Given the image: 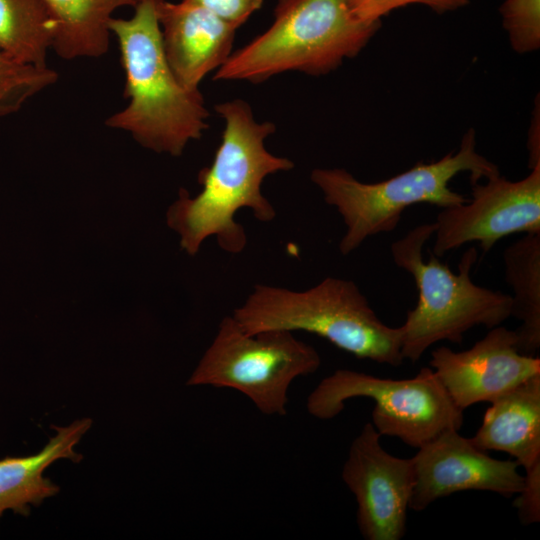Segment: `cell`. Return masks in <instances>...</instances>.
<instances>
[{
    "instance_id": "6da1fadb",
    "label": "cell",
    "mask_w": 540,
    "mask_h": 540,
    "mask_svg": "<svg viewBox=\"0 0 540 540\" xmlns=\"http://www.w3.org/2000/svg\"><path fill=\"white\" fill-rule=\"evenodd\" d=\"M214 108L225 128L211 165L198 173L202 190L190 196L181 188L166 213L167 225L179 235L181 249L190 256L211 236L225 252L241 253L247 235L234 216L247 208L258 221L271 222L276 211L262 194V183L271 174L294 168L290 159L267 150L265 141L276 126L258 122L246 101L234 99Z\"/></svg>"
},
{
    "instance_id": "7a4b0ae2",
    "label": "cell",
    "mask_w": 540,
    "mask_h": 540,
    "mask_svg": "<svg viewBox=\"0 0 540 540\" xmlns=\"http://www.w3.org/2000/svg\"><path fill=\"white\" fill-rule=\"evenodd\" d=\"M159 0H140L128 18H112L125 72L128 104L106 126L128 132L144 148L180 156L208 128L209 111L200 90L185 88L166 59Z\"/></svg>"
},
{
    "instance_id": "3957f363",
    "label": "cell",
    "mask_w": 540,
    "mask_h": 540,
    "mask_svg": "<svg viewBox=\"0 0 540 540\" xmlns=\"http://www.w3.org/2000/svg\"><path fill=\"white\" fill-rule=\"evenodd\" d=\"M468 172L471 183L500 174L498 166L476 150V134L469 129L457 152L431 163H417L389 179L365 183L343 168H316L311 181L324 201L342 217L346 232L339 243L348 255L369 237L395 230L405 209L419 203L448 208L468 198L454 191L450 182Z\"/></svg>"
},
{
    "instance_id": "277c9868",
    "label": "cell",
    "mask_w": 540,
    "mask_h": 540,
    "mask_svg": "<svg viewBox=\"0 0 540 540\" xmlns=\"http://www.w3.org/2000/svg\"><path fill=\"white\" fill-rule=\"evenodd\" d=\"M232 317L248 334L305 331L359 359L394 367L404 361L401 327L382 322L352 280L326 277L303 291L256 284Z\"/></svg>"
},
{
    "instance_id": "5b68a950",
    "label": "cell",
    "mask_w": 540,
    "mask_h": 540,
    "mask_svg": "<svg viewBox=\"0 0 540 540\" xmlns=\"http://www.w3.org/2000/svg\"><path fill=\"white\" fill-rule=\"evenodd\" d=\"M380 25L357 20L346 0H278L271 26L232 52L213 80L258 84L288 71L323 76L357 56Z\"/></svg>"
},
{
    "instance_id": "8992f818",
    "label": "cell",
    "mask_w": 540,
    "mask_h": 540,
    "mask_svg": "<svg viewBox=\"0 0 540 540\" xmlns=\"http://www.w3.org/2000/svg\"><path fill=\"white\" fill-rule=\"evenodd\" d=\"M435 230V222L418 225L390 246L394 263L413 277L418 290L417 303L400 326L402 355L411 362H417L437 342L460 344L471 328L482 325L491 329L511 317L510 294L472 281L476 247L464 252L458 273L432 252L424 260V246Z\"/></svg>"
},
{
    "instance_id": "52a82bcc",
    "label": "cell",
    "mask_w": 540,
    "mask_h": 540,
    "mask_svg": "<svg viewBox=\"0 0 540 540\" xmlns=\"http://www.w3.org/2000/svg\"><path fill=\"white\" fill-rule=\"evenodd\" d=\"M318 351L287 330L245 333L225 316L187 385L234 389L263 414L285 416L292 382L316 372Z\"/></svg>"
},
{
    "instance_id": "ba28073f",
    "label": "cell",
    "mask_w": 540,
    "mask_h": 540,
    "mask_svg": "<svg viewBox=\"0 0 540 540\" xmlns=\"http://www.w3.org/2000/svg\"><path fill=\"white\" fill-rule=\"evenodd\" d=\"M356 397L374 401L371 423L380 436L399 438L416 449L447 430H459L464 420L430 367L401 380L337 369L312 390L306 408L311 416L329 420Z\"/></svg>"
},
{
    "instance_id": "9c48e42d",
    "label": "cell",
    "mask_w": 540,
    "mask_h": 540,
    "mask_svg": "<svg viewBox=\"0 0 540 540\" xmlns=\"http://www.w3.org/2000/svg\"><path fill=\"white\" fill-rule=\"evenodd\" d=\"M435 224L432 253L437 257L471 242L486 253L506 236L540 233V165L521 180L498 174L472 183L471 198L443 208Z\"/></svg>"
},
{
    "instance_id": "30bf717a",
    "label": "cell",
    "mask_w": 540,
    "mask_h": 540,
    "mask_svg": "<svg viewBox=\"0 0 540 540\" xmlns=\"http://www.w3.org/2000/svg\"><path fill=\"white\" fill-rule=\"evenodd\" d=\"M366 423L349 447L342 479L357 502V525L366 540H400L414 486L411 458H399L381 445Z\"/></svg>"
},
{
    "instance_id": "8fae6325",
    "label": "cell",
    "mask_w": 540,
    "mask_h": 540,
    "mask_svg": "<svg viewBox=\"0 0 540 540\" xmlns=\"http://www.w3.org/2000/svg\"><path fill=\"white\" fill-rule=\"evenodd\" d=\"M458 431L441 433L419 447L411 458V509L422 511L439 498L466 490L490 491L507 498L521 491L524 476L515 460L490 457Z\"/></svg>"
},
{
    "instance_id": "7c38bea8",
    "label": "cell",
    "mask_w": 540,
    "mask_h": 540,
    "mask_svg": "<svg viewBox=\"0 0 540 540\" xmlns=\"http://www.w3.org/2000/svg\"><path fill=\"white\" fill-rule=\"evenodd\" d=\"M430 368L464 411L476 403L491 402L539 375L540 359L520 353L515 331L498 325L467 350L436 348L431 352Z\"/></svg>"
},
{
    "instance_id": "4fadbf2b",
    "label": "cell",
    "mask_w": 540,
    "mask_h": 540,
    "mask_svg": "<svg viewBox=\"0 0 540 540\" xmlns=\"http://www.w3.org/2000/svg\"><path fill=\"white\" fill-rule=\"evenodd\" d=\"M158 16L170 68L185 88L199 90L203 78L232 54L237 28L184 0H159Z\"/></svg>"
},
{
    "instance_id": "5bb4252c",
    "label": "cell",
    "mask_w": 540,
    "mask_h": 540,
    "mask_svg": "<svg viewBox=\"0 0 540 540\" xmlns=\"http://www.w3.org/2000/svg\"><path fill=\"white\" fill-rule=\"evenodd\" d=\"M489 403L473 444L509 454L524 470L540 463V374Z\"/></svg>"
},
{
    "instance_id": "9a60e30c",
    "label": "cell",
    "mask_w": 540,
    "mask_h": 540,
    "mask_svg": "<svg viewBox=\"0 0 540 540\" xmlns=\"http://www.w3.org/2000/svg\"><path fill=\"white\" fill-rule=\"evenodd\" d=\"M91 425L90 418L76 420L65 427L52 425L56 434L38 453L0 459V518L6 510L28 516L31 505L39 506L60 491L43 473L59 459L80 462L83 456L74 447Z\"/></svg>"
},
{
    "instance_id": "2e32d148",
    "label": "cell",
    "mask_w": 540,
    "mask_h": 540,
    "mask_svg": "<svg viewBox=\"0 0 540 540\" xmlns=\"http://www.w3.org/2000/svg\"><path fill=\"white\" fill-rule=\"evenodd\" d=\"M53 24L52 49L66 60L98 58L111 39L110 21L122 7L140 0H43Z\"/></svg>"
},
{
    "instance_id": "e0dca14e",
    "label": "cell",
    "mask_w": 540,
    "mask_h": 540,
    "mask_svg": "<svg viewBox=\"0 0 540 540\" xmlns=\"http://www.w3.org/2000/svg\"><path fill=\"white\" fill-rule=\"evenodd\" d=\"M504 279L512 289L511 317L520 321L514 330L517 349L536 356L540 348V233L525 234L503 252Z\"/></svg>"
},
{
    "instance_id": "ac0fdd59",
    "label": "cell",
    "mask_w": 540,
    "mask_h": 540,
    "mask_svg": "<svg viewBox=\"0 0 540 540\" xmlns=\"http://www.w3.org/2000/svg\"><path fill=\"white\" fill-rule=\"evenodd\" d=\"M53 24L43 0H0V50L28 65L47 67Z\"/></svg>"
},
{
    "instance_id": "d6986e66",
    "label": "cell",
    "mask_w": 540,
    "mask_h": 540,
    "mask_svg": "<svg viewBox=\"0 0 540 540\" xmlns=\"http://www.w3.org/2000/svg\"><path fill=\"white\" fill-rule=\"evenodd\" d=\"M57 80V72L48 66L20 63L0 50V116L15 113Z\"/></svg>"
},
{
    "instance_id": "ffe728a7",
    "label": "cell",
    "mask_w": 540,
    "mask_h": 540,
    "mask_svg": "<svg viewBox=\"0 0 540 540\" xmlns=\"http://www.w3.org/2000/svg\"><path fill=\"white\" fill-rule=\"evenodd\" d=\"M499 12L512 49L525 54L540 47V0H505Z\"/></svg>"
},
{
    "instance_id": "44dd1931",
    "label": "cell",
    "mask_w": 540,
    "mask_h": 540,
    "mask_svg": "<svg viewBox=\"0 0 540 540\" xmlns=\"http://www.w3.org/2000/svg\"><path fill=\"white\" fill-rule=\"evenodd\" d=\"M352 15L362 22H377L391 11L411 5L421 4L437 13L457 10L469 0H346Z\"/></svg>"
},
{
    "instance_id": "7402d4cb",
    "label": "cell",
    "mask_w": 540,
    "mask_h": 540,
    "mask_svg": "<svg viewBox=\"0 0 540 540\" xmlns=\"http://www.w3.org/2000/svg\"><path fill=\"white\" fill-rule=\"evenodd\" d=\"M521 491L516 494L514 507L519 520L524 525L540 521V463L525 469Z\"/></svg>"
},
{
    "instance_id": "603a6c76",
    "label": "cell",
    "mask_w": 540,
    "mask_h": 540,
    "mask_svg": "<svg viewBox=\"0 0 540 540\" xmlns=\"http://www.w3.org/2000/svg\"><path fill=\"white\" fill-rule=\"evenodd\" d=\"M201 6L227 23L239 28L259 10L264 0H184Z\"/></svg>"
},
{
    "instance_id": "cb8c5ba5",
    "label": "cell",
    "mask_w": 540,
    "mask_h": 540,
    "mask_svg": "<svg viewBox=\"0 0 540 540\" xmlns=\"http://www.w3.org/2000/svg\"><path fill=\"white\" fill-rule=\"evenodd\" d=\"M535 114L532 118V123L528 132V166L529 169L540 165V122H539V107L534 110Z\"/></svg>"
}]
</instances>
